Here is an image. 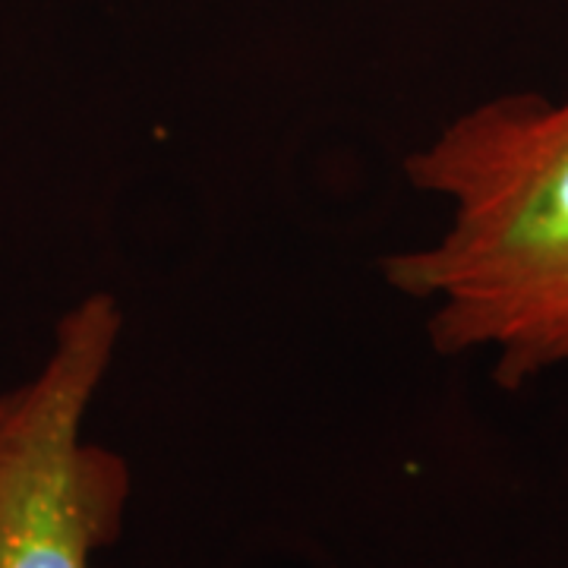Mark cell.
Masks as SVG:
<instances>
[{
	"mask_svg": "<svg viewBox=\"0 0 568 568\" xmlns=\"http://www.w3.org/2000/svg\"><path fill=\"white\" fill-rule=\"evenodd\" d=\"M121 338V301L92 291L58 320L39 369L0 392V568H108L133 470L89 436V410Z\"/></svg>",
	"mask_w": 568,
	"mask_h": 568,
	"instance_id": "cell-2",
	"label": "cell"
},
{
	"mask_svg": "<svg viewBox=\"0 0 568 568\" xmlns=\"http://www.w3.org/2000/svg\"><path fill=\"white\" fill-rule=\"evenodd\" d=\"M405 178L448 205L439 237L383 260L388 287L426 306L429 347L487 357L506 392L568 366V95L470 104Z\"/></svg>",
	"mask_w": 568,
	"mask_h": 568,
	"instance_id": "cell-1",
	"label": "cell"
}]
</instances>
